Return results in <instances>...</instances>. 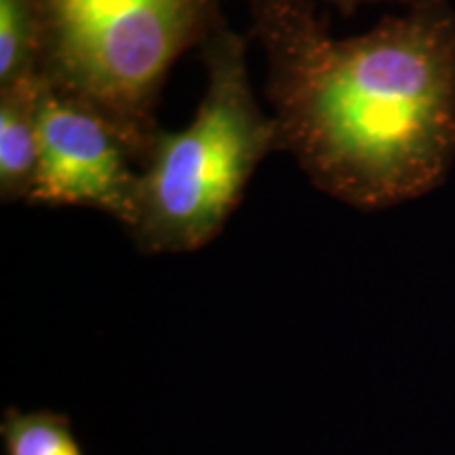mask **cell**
<instances>
[{
  "instance_id": "obj_7",
  "label": "cell",
  "mask_w": 455,
  "mask_h": 455,
  "mask_svg": "<svg viewBox=\"0 0 455 455\" xmlns=\"http://www.w3.org/2000/svg\"><path fill=\"white\" fill-rule=\"evenodd\" d=\"M43 32L34 0H0V89L41 76Z\"/></svg>"
},
{
  "instance_id": "obj_1",
  "label": "cell",
  "mask_w": 455,
  "mask_h": 455,
  "mask_svg": "<svg viewBox=\"0 0 455 455\" xmlns=\"http://www.w3.org/2000/svg\"><path fill=\"white\" fill-rule=\"evenodd\" d=\"M281 150L312 184L358 209L436 188L455 156V17L413 4L335 38L310 0H253Z\"/></svg>"
},
{
  "instance_id": "obj_5",
  "label": "cell",
  "mask_w": 455,
  "mask_h": 455,
  "mask_svg": "<svg viewBox=\"0 0 455 455\" xmlns=\"http://www.w3.org/2000/svg\"><path fill=\"white\" fill-rule=\"evenodd\" d=\"M43 78L0 89V198L26 201L38 169V91Z\"/></svg>"
},
{
  "instance_id": "obj_2",
  "label": "cell",
  "mask_w": 455,
  "mask_h": 455,
  "mask_svg": "<svg viewBox=\"0 0 455 455\" xmlns=\"http://www.w3.org/2000/svg\"><path fill=\"white\" fill-rule=\"evenodd\" d=\"M203 60L207 91L195 121L158 131L146 156L129 230L141 253H190L212 243L259 163L281 148L275 118L255 101L243 38L221 24L204 41Z\"/></svg>"
},
{
  "instance_id": "obj_6",
  "label": "cell",
  "mask_w": 455,
  "mask_h": 455,
  "mask_svg": "<svg viewBox=\"0 0 455 455\" xmlns=\"http://www.w3.org/2000/svg\"><path fill=\"white\" fill-rule=\"evenodd\" d=\"M3 455H87L72 430L70 415L53 409L21 411L4 407L0 413Z\"/></svg>"
},
{
  "instance_id": "obj_3",
  "label": "cell",
  "mask_w": 455,
  "mask_h": 455,
  "mask_svg": "<svg viewBox=\"0 0 455 455\" xmlns=\"http://www.w3.org/2000/svg\"><path fill=\"white\" fill-rule=\"evenodd\" d=\"M41 76L108 118L135 161L148 156L171 66L224 24L220 0H34Z\"/></svg>"
},
{
  "instance_id": "obj_4",
  "label": "cell",
  "mask_w": 455,
  "mask_h": 455,
  "mask_svg": "<svg viewBox=\"0 0 455 455\" xmlns=\"http://www.w3.org/2000/svg\"><path fill=\"white\" fill-rule=\"evenodd\" d=\"M133 161L129 144L108 118L43 78L38 169L28 204L98 209L131 230L141 190Z\"/></svg>"
},
{
  "instance_id": "obj_8",
  "label": "cell",
  "mask_w": 455,
  "mask_h": 455,
  "mask_svg": "<svg viewBox=\"0 0 455 455\" xmlns=\"http://www.w3.org/2000/svg\"><path fill=\"white\" fill-rule=\"evenodd\" d=\"M325 3L333 4V7H338L341 13H352L358 4H365V3H382V0H325ZM398 3H407V4H418V3H424V0H398Z\"/></svg>"
}]
</instances>
